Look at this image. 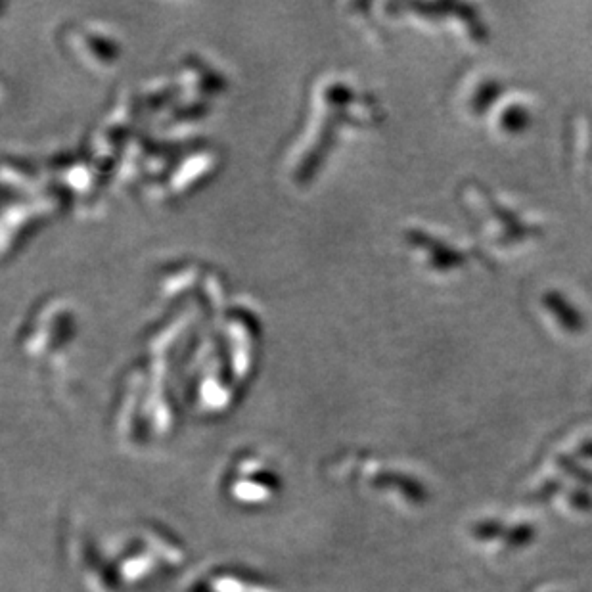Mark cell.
Masks as SVG:
<instances>
[{
  "instance_id": "7a4b0ae2",
  "label": "cell",
  "mask_w": 592,
  "mask_h": 592,
  "mask_svg": "<svg viewBox=\"0 0 592 592\" xmlns=\"http://www.w3.org/2000/svg\"><path fill=\"white\" fill-rule=\"evenodd\" d=\"M410 242L420 244V248L432 253L433 269L437 271H453L466 265V255L462 251L455 250L449 244H443L441 240H435L432 236H426L422 232H412Z\"/></svg>"
},
{
  "instance_id": "6da1fadb",
  "label": "cell",
  "mask_w": 592,
  "mask_h": 592,
  "mask_svg": "<svg viewBox=\"0 0 592 592\" xmlns=\"http://www.w3.org/2000/svg\"><path fill=\"white\" fill-rule=\"evenodd\" d=\"M543 305L548 313L556 319L558 326L570 334H579L585 330V315L571 303L568 297L558 290H548L543 296Z\"/></svg>"
},
{
  "instance_id": "277c9868",
  "label": "cell",
  "mask_w": 592,
  "mask_h": 592,
  "mask_svg": "<svg viewBox=\"0 0 592 592\" xmlns=\"http://www.w3.org/2000/svg\"><path fill=\"white\" fill-rule=\"evenodd\" d=\"M531 121L533 117L525 106L512 104L499 117V127L506 135H522L531 127Z\"/></svg>"
},
{
  "instance_id": "3957f363",
  "label": "cell",
  "mask_w": 592,
  "mask_h": 592,
  "mask_svg": "<svg viewBox=\"0 0 592 592\" xmlns=\"http://www.w3.org/2000/svg\"><path fill=\"white\" fill-rule=\"evenodd\" d=\"M502 92H504V87H502L501 81H497V79L483 81L470 100V112L476 115L489 112L491 106L501 98Z\"/></svg>"
}]
</instances>
